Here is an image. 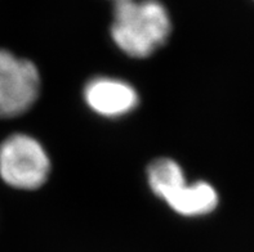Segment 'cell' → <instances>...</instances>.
I'll return each mask as SVG.
<instances>
[{
  "label": "cell",
  "mask_w": 254,
  "mask_h": 252,
  "mask_svg": "<svg viewBox=\"0 0 254 252\" xmlns=\"http://www.w3.org/2000/svg\"><path fill=\"white\" fill-rule=\"evenodd\" d=\"M148 185L169 207L184 216L210 214L218 204V195L209 183L189 184L182 167L171 158H159L148 166Z\"/></svg>",
  "instance_id": "2"
},
{
  "label": "cell",
  "mask_w": 254,
  "mask_h": 252,
  "mask_svg": "<svg viewBox=\"0 0 254 252\" xmlns=\"http://www.w3.org/2000/svg\"><path fill=\"white\" fill-rule=\"evenodd\" d=\"M40 76L31 61L0 49V118L25 113L36 102Z\"/></svg>",
  "instance_id": "4"
},
{
  "label": "cell",
  "mask_w": 254,
  "mask_h": 252,
  "mask_svg": "<svg viewBox=\"0 0 254 252\" xmlns=\"http://www.w3.org/2000/svg\"><path fill=\"white\" fill-rule=\"evenodd\" d=\"M84 101L103 117H120L137 107V90L129 83L114 77H96L84 88Z\"/></svg>",
  "instance_id": "5"
},
{
  "label": "cell",
  "mask_w": 254,
  "mask_h": 252,
  "mask_svg": "<svg viewBox=\"0 0 254 252\" xmlns=\"http://www.w3.org/2000/svg\"><path fill=\"white\" fill-rule=\"evenodd\" d=\"M171 32V17L159 0L116 1L111 36L129 57H150L165 44Z\"/></svg>",
  "instance_id": "1"
},
{
  "label": "cell",
  "mask_w": 254,
  "mask_h": 252,
  "mask_svg": "<svg viewBox=\"0 0 254 252\" xmlns=\"http://www.w3.org/2000/svg\"><path fill=\"white\" fill-rule=\"evenodd\" d=\"M115 1H123V0H115Z\"/></svg>",
  "instance_id": "6"
},
{
  "label": "cell",
  "mask_w": 254,
  "mask_h": 252,
  "mask_svg": "<svg viewBox=\"0 0 254 252\" xmlns=\"http://www.w3.org/2000/svg\"><path fill=\"white\" fill-rule=\"evenodd\" d=\"M49 171L48 154L35 138L16 133L0 143V178L6 185L36 189L47 182Z\"/></svg>",
  "instance_id": "3"
}]
</instances>
